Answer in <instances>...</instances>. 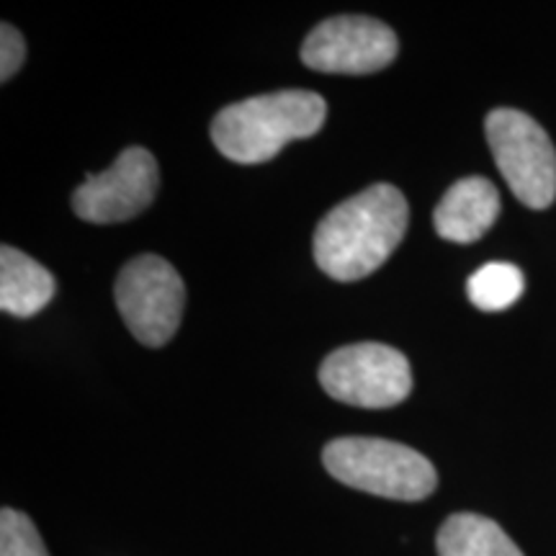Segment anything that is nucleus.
Listing matches in <instances>:
<instances>
[{"label":"nucleus","mask_w":556,"mask_h":556,"mask_svg":"<svg viewBox=\"0 0 556 556\" xmlns=\"http://www.w3.org/2000/svg\"><path fill=\"white\" fill-rule=\"evenodd\" d=\"M438 556H523L495 520L477 513H456L441 526Z\"/></svg>","instance_id":"9b49d317"},{"label":"nucleus","mask_w":556,"mask_h":556,"mask_svg":"<svg viewBox=\"0 0 556 556\" xmlns=\"http://www.w3.org/2000/svg\"><path fill=\"white\" fill-rule=\"evenodd\" d=\"M526 291L523 270L513 263H486L467 281L469 302L482 312H503Z\"/></svg>","instance_id":"f8f14e48"},{"label":"nucleus","mask_w":556,"mask_h":556,"mask_svg":"<svg viewBox=\"0 0 556 556\" xmlns=\"http://www.w3.org/2000/svg\"><path fill=\"white\" fill-rule=\"evenodd\" d=\"M323 462L340 484L402 503L426 500L438 486V475L426 456L384 438H338L325 446Z\"/></svg>","instance_id":"7ed1b4c3"},{"label":"nucleus","mask_w":556,"mask_h":556,"mask_svg":"<svg viewBox=\"0 0 556 556\" xmlns=\"http://www.w3.org/2000/svg\"><path fill=\"white\" fill-rule=\"evenodd\" d=\"M114 296L129 332L142 345H165L180 328L186 307L184 278L160 255L131 258L119 270Z\"/></svg>","instance_id":"423d86ee"},{"label":"nucleus","mask_w":556,"mask_h":556,"mask_svg":"<svg viewBox=\"0 0 556 556\" xmlns=\"http://www.w3.org/2000/svg\"><path fill=\"white\" fill-rule=\"evenodd\" d=\"M500 217V191L492 180L469 176L443 193L433 212L435 232L448 242H477Z\"/></svg>","instance_id":"1a4fd4ad"},{"label":"nucleus","mask_w":556,"mask_h":556,"mask_svg":"<svg viewBox=\"0 0 556 556\" xmlns=\"http://www.w3.org/2000/svg\"><path fill=\"white\" fill-rule=\"evenodd\" d=\"M400 52L397 34L368 16H336L309 31L302 62L319 73L368 75L392 65Z\"/></svg>","instance_id":"0eeeda50"},{"label":"nucleus","mask_w":556,"mask_h":556,"mask_svg":"<svg viewBox=\"0 0 556 556\" xmlns=\"http://www.w3.org/2000/svg\"><path fill=\"white\" fill-rule=\"evenodd\" d=\"M328 119V103L312 90H278L225 106L212 122V142L240 165L274 160L294 139H309Z\"/></svg>","instance_id":"f03ea898"},{"label":"nucleus","mask_w":556,"mask_h":556,"mask_svg":"<svg viewBox=\"0 0 556 556\" xmlns=\"http://www.w3.org/2000/svg\"><path fill=\"white\" fill-rule=\"evenodd\" d=\"M0 80H11L18 73L21 65L26 60V45L18 29H13L11 24H3L0 29Z\"/></svg>","instance_id":"4468645a"},{"label":"nucleus","mask_w":556,"mask_h":556,"mask_svg":"<svg viewBox=\"0 0 556 556\" xmlns=\"http://www.w3.org/2000/svg\"><path fill=\"white\" fill-rule=\"evenodd\" d=\"M157 193V163L144 148H127L109 170L90 173L73 191V208L83 222H127L152 204Z\"/></svg>","instance_id":"6e6552de"},{"label":"nucleus","mask_w":556,"mask_h":556,"mask_svg":"<svg viewBox=\"0 0 556 556\" xmlns=\"http://www.w3.org/2000/svg\"><path fill=\"white\" fill-rule=\"evenodd\" d=\"M54 296V276L21 250L0 248V309L13 317L39 315Z\"/></svg>","instance_id":"9d476101"},{"label":"nucleus","mask_w":556,"mask_h":556,"mask_svg":"<svg viewBox=\"0 0 556 556\" xmlns=\"http://www.w3.org/2000/svg\"><path fill=\"white\" fill-rule=\"evenodd\" d=\"M319 384L332 400L353 407H394L413 392L405 353L384 343H356L332 351L319 366Z\"/></svg>","instance_id":"39448f33"},{"label":"nucleus","mask_w":556,"mask_h":556,"mask_svg":"<svg viewBox=\"0 0 556 556\" xmlns=\"http://www.w3.org/2000/svg\"><path fill=\"white\" fill-rule=\"evenodd\" d=\"M409 206L400 189L374 184L330 208L315 229V263L336 281H358L381 268L407 232Z\"/></svg>","instance_id":"f257e3e1"},{"label":"nucleus","mask_w":556,"mask_h":556,"mask_svg":"<svg viewBox=\"0 0 556 556\" xmlns=\"http://www.w3.org/2000/svg\"><path fill=\"white\" fill-rule=\"evenodd\" d=\"M0 556H50L31 518L13 507L0 513Z\"/></svg>","instance_id":"ddd939ff"},{"label":"nucleus","mask_w":556,"mask_h":556,"mask_svg":"<svg viewBox=\"0 0 556 556\" xmlns=\"http://www.w3.org/2000/svg\"><path fill=\"white\" fill-rule=\"evenodd\" d=\"M486 142L513 197L528 208L556 199V150L544 127L518 109H495L484 122Z\"/></svg>","instance_id":"20e7f679"}]
</instances>
